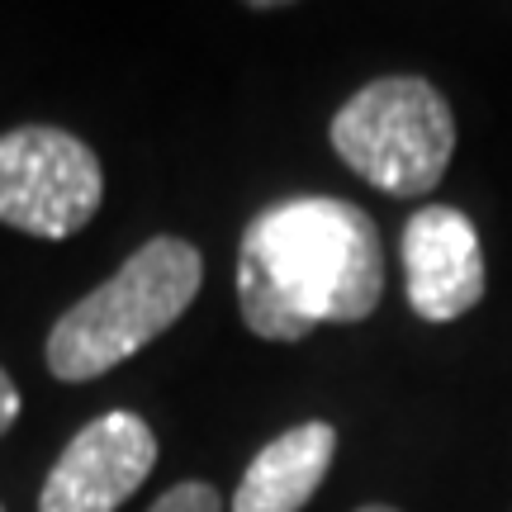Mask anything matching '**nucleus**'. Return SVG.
Wrapping results in <instances>:
<instances>
[{"label": "nucleus", "mask_w": 512, "mask_h": 512, "mask_svg": "<svg viewBox=\"0 0 512 512\" xmlns=\"http://www.w3.org/2000/svg\"><path fill=\"white\" fill-rule=\"evenodd\" d=\"M0 512H5V508H0Z\"/></svg>", "instance_id": "obj_12"}, {"label": "nucleus", "mask_w": 512, "mask_h": 512, "mask_svg": "<svg viewBox=\"0 0 512 512\" xmlns=\"http://www.w3.org/2000/svg\"><path fill=\"white\" fill-rule=\"evenodd\" d=\"M356 512H399V508H389V503H361Z\"/></svg>", "instance_id": "obj_11"}, {"label": "nucleus", "mask_w": 512, "mask_h": 512, "mask_svg": "<svg viewBox=\"0 0 512 512\" xmlns=\"http://www.w3.org/2000/svg\"><path fill=\"white\" fill-rule=\"evenodd\" d=\"M337 460L332 422H299L252 456L228 512H304Z\"/></svg>", "instance_id": "obj_7"}, {"label": "nucleus", "mask_w": 512, "mask_h": 512, "mask_svg": "<svg viewBox=\"0 0 512 512\" xmlns=\"http://www.w3.org/2000/svg\"><path fill=\"white\" fill-rule=\"evenodd\" d=\"M242 5H252V10H280V5H294V0H242Z\"/></svg>", "instance_id": "obj_10"}, {"label": "nucleus", "mask_w": 512, "mask_h": 512, "mask_svg": "<svg viewBox=\"0 0 512 512\" xmlns=\"http://www.w3.org/2000/svg\"><path fill=\"white\" fill-rule=\"evenodd\" d=\"M204 285V256L185 238H147L124 266L76 299L48 332V370L62 384H86L124 366L171 323H181Z\"/></svg>", "instance_id": "obj_2"}, {"label": "nucleus", "mask_w": 512, "mask_h": 512, "mask_svg": "<svg viewBox=\"0 0 512 512\" xmlns=\"http://www.w3.org/2000/svg\"><path fill=\"white\" fill-rule=\"evenodd\" d=\"M380 299V228L361 204L294 195L242 228L238 309L261 342H304L332 323H366Z\"/></svg>", "instance_id": "obj_1"}, {"label": "nucleus", "mask_w": 512, "mask_h": 512, "mask_svg": "<svg viewBox=\"0 0 512 512\" xmlns=\"http://www.w3.org/2000/svg\"><path fill=\"white\" fill-rule=\"evenodd\" d=\"M332 152L366 185L413 200L437 190L456 152V114L427 76H380L332 114Z\"/></svg>", "instance_id": "obj_3"}, {"label": "nucleus", "mask_w": 512, "mask_h": 512, "mask_svg": "<svg viewBox=\"0 0 512 512\" xmlns=\"http://www.w3.org/2000/svg\"><path fill=\"white\" fill-rule=\"evenodd\" d=\"M105 171L76 133L19 124L0 133V223L29 238H72L100 214Z\"/></svg>", "instance_id": "obj_4"}, {"label": "nucleus", "mask_w": 512, "mask_h": 512, "mask_svg": "<svg viewBox=\"0 0 512 512\" xmlns=\"http://www.w3.org/2000/svg\"><path fill=\"white\" fill-rule=\"evenodd\" d=\"M403 285L422 323H456L489 290L479 228L451 204H422L403 223Z\"/></svg>", "instance_id": "obj_6"}, {"label": "nucleus", "mask_w": 512, "mask_h": 512, "mask_svg": "<svg viewBox=\"0 0 512 512\" xmlns=\"http://www.w3.org/2000/svg\"><path fill=\"white\" fill-rule=\"evenodd\" d=\"M157 465V437L138 413L114 408L86 422L43 479L38 512H119Z\"/></svg>", "instance_id": "obj_5"}, {"label": "nucleus", "mask_w": 512, "mask_h": 512, "mask_svg": "<svg viewBox=\"0 0 512 512\" xmlns=\"http://www.w3.org/2000/svg\"><path fill=\"white\" fill-rule=\"evenodd\" d=\"M147 512H223V498L214 484H204V479H185L176 489H166L157 503Z\"/></svg>", "instance_id": "obj_8"}, {"label": "nucleus", "mask_w": 512, "mask_h": 512, "mask_svg": "<svg viewBox=\"0 0 512 512\" xmlns=\"http://www.w3.org/2000/svg\"><path fill=\"white\" fill-rule=\"evenodd\" d=\"M15 418H19V389H15V380L0 370V437L15 427Z\"/></svg>", "instance_id": "obj_9"}]
</instances>
